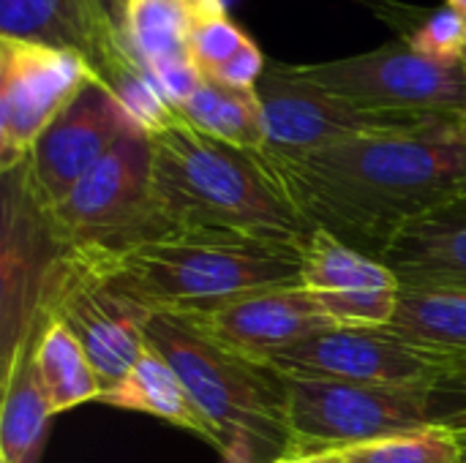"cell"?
<instances>
[{"instance_id":"6da1fadb","label":"cell","mask_w":466,"mask_h":463,"mask_svg":"<svg viewBox=\"0 0 466 463\" xmlns=\"http://www.w3.org/2000/svg\"><path fill=\"white\" fill-rule=\"evenodd\" d=\"M259 156L309 229L377 259L412 226L466 205V117Z\"/></svg>"},{"instance_id":"7a4b0ae2","label":"cell","mask_w":466,"mask_h":463,"mask_svg":"<svg viewBox=\"0 0 466 463\" xmlns=\"http://www.w3.org/2000/svg\"><path fill=\"white\" fill-rule=\"evenodd\" d=\"M153 194L169 235L306 243L311 229L259 150L218 142L183 117L150 134Z\"/></svg>"},{"instance_id":"3957f363","label":"cell","mask_w":466,"mask_h":463,"mask_svg":"<svg viewBox=\"0 0 466 463\" xmlns=\"http://www.w3.org/2000/svg\"><path fill=\"white\" fill-rule=\"evenodd\" d=\"M60 257L150 314H199L254 292L303 287V243L167 235L117 257Z\"/></svg>"},{"instance_id":"277c9868","label":"cell","mask_w":466,"mask_h":463,"mask_svg":"<svg viewBox=\"0 0 466 463\" xmlns=\"http://www.w3.org/2000/svg\"><path fill=\"white\" fill-rule=\"evenodd\" d=\"M145 338L186 385L221 456L251 448L281 458L292 450L284 374L218 347L180 314H150Z\"/></svg>"},{"instance_id":"5b68a950","label":"cell","mask_w":466,"mask_h":463,"mask_svg":"<svg viewBox=\"0 0 466 463\" xmlns=\"http://www.w3.org/2000/svg\"><path fill=\"white\" fill-rule=\"evenodd\" d=\"M57 254L117 257L169 229L153 194L150 136L131 128L46 213H38Z\"/></svg>"},{"instance_id":"8992f818","label":"cell","mask_w":466,"mask_h":463,"mask_svg":"<svg viewBox=\"0 0 466 463\" xmlns=\"http://www.w3.org/2000/svg\"><path fill=\"white\" fill-rule=\"evenodd\" d=\"M287 396L289 453L350 450L434 426H466L464 404L434 390L287 377Z\"/></svg>"},{"instance_id":"52a82bcc","label":"cell","mask_w":466,"mask_h":463,"mask_svg":"<svg viewBox=\"0 0 466 463\" xmlns=\"http://www.w3.org/2000/svg\"><path fill=\"white\" fill-rule=\"evenodd\" d=\"M268 366L292 379H328L448 393L466 407L464 357L412 344L388 327H330L279 352Z\"/></svg>"},{"instance_id":"ba28073f","label":"cell","mask_w":466,"mask_h":463,"mask_svg":"<svg viewBox=\"0 0 466 463\" xmlns=\"http://www.w3.org/2000/svg\"><path fill=\"white\" fill-rule=\"evenodd\" d=\"M314 87L355 106L412 115L466 117V65L429 60L407 44H388L366 55L292 65Z\"/></svg>"},{"instance_id":"9c48e42d","label":"cell","mask_w":466,"mask_h":463,"mask_svg":"<svg viewBox=\"0 0 466 463\" xmlns=\"http://www.w3.org/2000/svg\"><path fill=\"white\" fill-rule=\"evenodd\" d=\"M35 311L71 330L98 374L101 393L112 390L147 349L145 325L150 311L109 289L57 251L41 278Z\"/></svg>"},{"instance_id":"30bf717a","label":"cell","mask_w":466,"mask_h":463,"mask_svg":"<svg viewBox=\"0 0 466 463\" xmlns=\"http://www.w3.org/2000/svg\"><path fill=\"white\" fill-rule=\"evenodd\" d=\"M131 128L137 126L123 109L117 93L101 76H93L35 139L27 158L5 172V177L16 183L22 196L38 213H46Z\"/></svg>"},{"instance_id":"8fae6325","label":"cell","mask_w":466,"mask_h":463,"mask_svg":"<svg viewBox=\"0 0 466 463\" xmlns=\"http://www.w3.org/2000/svg\"><path fill=\"white\" fill-rule=\"evenodd\" d=\"M257 98L262 106L268 147L284 153H306V150L350 142L358 136L404 134V131L426 128L440 120H459V117L390 115V112L355 106L300 79L289 63H268L257 85Z\"/></svg>"},{"instance_id":"7c38bea8","label":"cell","mask_w":466,"mask_h":463,"mask_svg":"<svg viewBox=\"0 0 466 463\" xmlns=\"http://www.w3.org/2000/svg\"><path fill=\"white\" fill-rule=\"evenodd\" d=\"M98 76L68 49L0 35V169H16L35 139Z\"/></svg>"},{"instance_id":"4fadbf2b","label":"cell","mask_w":466,"mask_h":463,"mask_svg":"<svg viewBox=\"0 0 466 463\" xmlns=\"http://www.w3.org/2000/svg\"><path fill=\"white\" fill-rule=\"evenodd\" d=\"M180 317L197 325L218 347L265 366L298 341L333 327V322L322 314L317 295L306 287L265 289Z\"/></svg>"},{"instance_id":"5bb4252c","label":"cell","mask_w":466,"mask_h":463,"mask_svg":"<svg viewBox=\"0 0 466 463\" xmlns=\"http://www.w3.org/2000/svg\"><path fill=\"white\" fill-rule=\"evenodd\" d=\"M0 35L76 52L109 87L139 68L101 0H0Z\"/></svg>"},{"instance_id":"9a60e30c","label":"cell","mask_w":466,"mask_h":463,"mask_svg":"<svg viewBox=\"0 0 466 463\" xmlns=\"http://www.w3.org/2000/svg\"><path fill=\"white\" fill-rule=\"evenodd\" d=\"M3 371L0 463H38L55 412L35 374L33 325L5 355Z\"/></svg>"},{"instance_id":"2e32d148","label":"cell","mask_w":466,"mask_h":463,"mask_svg":"<svg viewBox=\"0 0 466 463\" xmlns=\"http://www.w3.org/2000/svg\"><path fill=\"white\" fill-rule=\"evenodd\" d=\"M451 213L412 226L380 257L401 287L466 292V221Z\"/></svg>"},{"instance_id":"e0dca14e","label":"cell","mask_w":466,"mask_h":463,"mask_svg":"<svg viewBox=\"0 0 466 463\" xmlns=\"http://www.w3.org/2000/svg\"><path fill=\"white\" fill-rule=\"evenodd\" d=\"M98 404L145 412L158 420H167L183 431L197 434L199 439L210 442L216 448V434L194 398L188 396L186 385L175 374V368L153 349L147 347L145 355L137 360V366L106 393H101Z\"/></svg>"},{"instance_id":"ac0fdd59","label":"cell","mask_w":466,"mask_h":463,"mask_svg":"<svg viewBox=\"0 0 466 463\" xmlns=\"http://www.w3.org/2000/svg\"><path fill=\"white\" fill-rule=\"evenodd\" d=\"M33 363L55 415L98 401L101 382L82 344L57 319L41 311L33 317Z\"/></svg>"},{"instance_id":"d6986e66","label":"cell","mask_w":466,"mask_h":463,"mask_svg":"<svg viewBox=\"0 0 466 463\" xmlns=\"http://www.w3.org/2000/svg\"><path fill=\"white\" fill-rule=\"evenodd\" d=\"M300 281L314 295L401 289V281L385 262L360 248L347 246L325 229H311L303 243Z\"/></svg>"},{"instance_id":"ffe728a7","label":"cell","mask_w":466,"mask_h":463,"mask_svg":"<svg viewBox=\"0 0 466 463\" xmlns=\"http://www.w3.org/2000/svg\"><path fill=\"white\" fill-rule=\"evenodd\" d=\"M180 117L197 131L227 142L240 150H262L268 147L262 106L254 93L229 90L210 79L199 85V90L183 104Z\"/></svg>"},{"instance_id":"44dd1931","label":"cell","mask_w":466,"mask_h":463,"mask_svg":"<svg viewBox=\"0 0 466 463\" xmlns=\"http://www.w3.org/2000/svg\"><path fill=\"white\" fill-rule=\"evenodd\" d=\"M120 38L131 60L147 71L188 55V11L183 0H131Z\"/></svg>"},{"instance_id":"7402d4cb","label":"cell","mask_w":466,"mask_h":463,"mask_svg":"<svg viewBox=\"0 0 466 463\" xmlns=\"http://www.w3.org/2000/svg\"><path fill=\"white\" fill-rule=\"evenodd\" d=\"M388 5L393 11L388 22L401 33V44L437 63H448V65L466 63V16L461 11L442 5L415 14V8L401 3H388Z\"/></svg>"},{"instance_id":"603a6c76","label":"cell","mask_w":466,"mask_h":463,"mask_svg":"<svg viewBox=\"0 0 466 463\" xmlns=\"http://www.w3.org/2000/svg\"><path fill=\"white\" fill-rule=\"evenodd\" d=\"M347 463H466V426H434L344 450Z\"/></svg>"},{"instance_id":"cb8c5ba5","label":"cell","mask_w":466,"mask_h":463,"mask_svg":"<svg viewBox=\"0 0 466 463\" xmlns=\"http://www.w3.org/2000/svg\"><path fill=\"white\" fill-rule=\"evenodd\" d=\"M401 289L382 292H325L317 295L322 314L333 322V327L347 330H382L390 327L399 311Z\"/></svg>"},{"instance_id":"d4e9b609","label":"cell","mask_w":466,"mask_h":463,"mask_svg":"<svg viewBox=\"0 0 466 463\" xmlns=\"http://www.w3.org/2000/svg\"><path fill=\"white\" fill-rule=\"evenodd\" d=\"M248 44L251 38L229 19L227 11L188 19V55L202 76H210Z\"/></svg>"},{"instance_id":"484cf974","label":"cell","mask_w":466,"mask_h":463,"mask_svg":"<svg viewBox=\"0 0 466 463\" xmlns=\"http://www.w3.org/2000/svg\"><path fill=\"white\" fill-rule=\"evenodd\" d=\"M147 76L153 79V85L161 90V96L167 98V104L172 109H183V104L199 90V85L205 82L202 71L194 65L191 57H175V60H164L153 68H147Z\"/></svg>"},{"instance_id":"4316f807","label":"cell","mask_w":466,"mask_h":463,"mask_svg":"<svg viewBox=\"0 0 466 463\" xmlns=\"http://www.w3.org/2000/svg\"><path fill=\"white\" fill-rule=\"evenodd\" d=\"M268 57L262 55V49L251 41L248 46H243L232 60H227L221 68H216L210 76V82L221 85V87H229V90H243V93H254L265 68H268Z\"/></svg>"},{"instance_id":"83f0119b","label":"cell","mask_w":466,"mask_h":463,"mask_svg":"<svg viewBox=\"0 0 466 463\" xmlns=\"http://www.w3.org/2000/svg\"><path fill=\"white\" fill-rule=\"evenodd\" d=\"M270 463H347L344 450H322V453H287Z\"/></svg>"},{"instance_id":"f1b7e54d","label":"cell","mask_w":466,"mask_h":463,"mask_svg":"<svg viewBox=\"0 0 466 463\" xmlns=\"http://www.w3.org/2000/svg\"><path fill=\"white\" fill-rule=\"evenodd\" d=\"M186 11H188V19L191 16H205V14H218V11H227L224 8V0H183Z\"/></svg>"},{"instance_id":"f546056e","label":"cell","mask_w":466,"mask_h":463,"mask_svg":"<svg viewBox=\"0 0 466 463\" xmlns=\"http://www.w3.org/2000/svg\"><path fill=\"white\" fill-rule=\"evenodd\" d=\"M128 3H131V0H101V5H104V11H106L109 22L115 25V30H117V33H120V27H123L126 11H128Z\"/></svg>"},{"instance_id":"4dcf8cb0","label":"cell","mask_w":466,"mask_h":463,"mask_svg":"<svg viewBox=\"0 0 466 463\" xmlns=\"http://www.w3.org/2000/svg\"><path fill=\"white\" fill-rule=\"evenodd\" d=\"M445 3H448L451 8L461 11V14H464V16H466V0H445Z\"/></svg>"},{"instance_id":"1f68e13d","label":"cell","mask_w":466,"mask_h":463,"mask_svg":"<svg viewBox=\"0 0 466 463\" xmlns=\"http://www.w3.org/2000/svg\"><path fill=\"white\" fill-rule=\"evenodd\" d=\"M464 65H466V63H464Z\"/></svg>"}]
</instances>
